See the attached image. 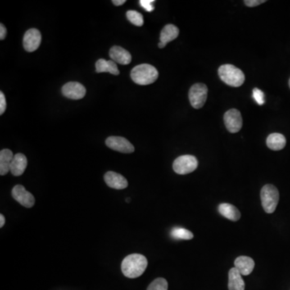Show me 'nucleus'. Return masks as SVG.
Here are the masks:
<instances>
[{
    "label": "nucleus",
    "mask_w": 290,
    "mask_h": 290,
    "mask_svg": "<svg viewBox=\"0 0 290 290\" xmlns=\"http://www.w3.org/2000/svg\"><path fill=\"white\" fill-rule=\"evenodd\" d=\"M208 88L203 83H197L192 86L189 91V98L193 108L200 109L206 103Z\"/></svg>",
    "instance_id": "423d86ee"
},
{
    "label": "nucleus",
    "mask_w": 290,
    "mask_h": 290,
    "mask_svg": "<svg viewBox=\"0 0 290 290\" xmlns=\"http://www.w3.org/2000/svg\"><path fill=\"white\" fill-rule=\"evenodd\" d=\"M104 181L109 187L115 190H124L128 187V181L124 176L115 172H107L104 175Z\"/></svg>",
    "instance_id": "f8f14e48"
},
{
    "label": "nucleus",
    "mask_w": 290,
    "mask_h": 290,
    "mask_svg": "<svg viewBox=\"0 0 290 290\" xmlns=\"http://www.w3.org/2000/svg\"><path fill=\"white\" fill-rule=\"evenodd\" d=\"M224 123L231 133L240 132L242 127V115L237 109H231L224 115Z\"/></svg>",
    "instance_id": "0eeeda50"
},
{
    "label": "nucleus",
    "mask_w": 290,
    "mask_h": 290,
    "mask_svg": "<svg viewBox=\"0 0 290 290\" xmlns=\"http://www.w3.org/2000/svg\"><path fill=\"white\" fill-rule=\"evenodd\" d=\"M159 73L156 68L148 64L137 65L131 72L132 81L141 86H147L155 83L158 78Z\"/></svg>",
    "instance_id": "f03ea898"
},
{
    "label": "nucleus",
    "mask_w": 290,
    "mask_h": 290,
    "mask_svg": "<svg viewBox=\"0 0 290 290\" xmlns=\"http://www.w3.org/2000/svg\"><path fill=\"white\" fill-rule=\"evenodd\" d=\"M171 236L173 238L177 240H185L189 241L193 238V235L189 230L182 228H175L172 230Z\"/></svg>",
    "instance_id": "4be33fe9"
},
{
    "label": "nucleus",
    "mask_w": 290,
    "mask_h": 290,
    "mask_svg": "<svg viewBox=\"0 0 290 290\" xmlns=\"http://www.w3.org/2000/svg\"><path fill=\"white\" fill-rule=\"evenodd\" d=\"M63 96L69 99H82L86 96L87 90L84 86L77 82H69L64 85L61 89Z\"/></svg>",
    "instance_id": "9d476101"
},
{
    "label": "nucleus",
    "mask_w": 290,
    "mask_h": 290,
    "mask_svg": "<svg viewBox=\"0 0 290 290\" xmlns=\"http://www.w3.org/2000/svg\"><path fill=\"white\" fill-rule=\"evenodd\" d=\"M279 192L273 185H265L260 191V198L265 212L272 214L274 212L279 201Z\"/></svg>",
    "instance_id": "20e7f679"
},
{
    "label": "nucleus",
    "mask_w": 290,
    "mask_h": 290,
    "mask_svg": "<svg viewBox=\"0 0 290 290\" xmlns=\"http://www.w3.org/2000/svg\"><path fill=\"white\" fill-rule=\"evenodd\" d=\"M14 155L11 150L2 149L0 152V174L6 175L10 171L11 161L13 160Z\"/></svg>",
    "instance_id": "412c9836"
},
{
    "label": "nucleus",
    "mask_w": 290,
    "mask_h": 290,
    "mask_svg": "<svg viewBox=\"0 0 290 290\" xmlns=\"http://www.w3.org/2000/svg\"><path fill=\"white\" fill-rule=\"evenodd\" d=\"M12 197L24 207L31 208L34 206L35 197L30 192L26 191L21 185H16L11 191Z\"/></svg>",
    "instance_id": "1a4fd4ad"
},
{
    "label": "nucleus",
    "mask_w": 290,
    "mask_h": 290,
    "mask_svg": "<svg viewBox=\"0 0 290 290\" xmlns=\"http://www.w3.org/2000/svg\"><path fill=\"white\" fill-rule=\"evenodd\" d=\"M228 290H244L245 283L242 275L236 268L230 269L228 274Z\"/></svg>",
    "instance_id": "dca6fc26"
},
{
    "label": "nucleus",
    "mask_w": 290,
    "mask_h": 290,
    "mask_svg": "<svg viewBox=\"0 0 290 290\" xmlns=\"http://www.w3.org/2000/svg\"><path fill=\"white\" fill-rule=\"evenodd\" d=\"M289 85H290V82H289Z\"/></svg>",
    "instance_id": "473e14b6"
},
{
    "label": "nucleus",
    "mask_w": 290,
    "mask_h": 290,
    "mask_svg": "<svg viewBox=\"0 0 290 290\" xmlns=\"http://www.w3.org/2000/svg\"><path fill=\"white\" fill-rule=\"evenodd\" d=\"M128 20L132 23V24H134L136 26L141 27L143 26L144 24V17L142 14L140 13L138 11H133V10H130L128 11L126 14Z\"/></svg>",
    "instance_id": "5701e85b"
},
{
    "label": "nucleus",
    "mask_w": 290,
    "mask_h": 290,
    "mask_svg": "<svg viewBox=\"0 0 290 290\" xmlns=\"http://www.w3.org/2000/svg\"><path fill=\"white\" fill-rule=\"evenodd\" d=\"M253 97L254 99L256 100V102L260 106H261V105L264 103V95L260 89L255 88L253 90Z\"/></svg>",
    "instance_id": "393cba45"
},
{
    "label": "nucleus",
    "mask_w": 290,
    "mask_h": 290,
    "mask_svg": "<svg viewBox=\"0 0 290 290\" xmlns=\"http://www.w3.org/2000/svg\"><path fill=\"white\" fill-rule=\"evenodd\" d=\"M198 161L195 156L191 155L181 156L174 160L173 164V170L181 175L192 173L197 169Z\"/></svg>",
    "instance_id": "39448f33"
},
{
    "label": "nucleus",
    "mask_w": 290,
    "mask_h": 290,
    "mask_svg": "<svg viewBox=\"0 0 290 290\" xmlns=\"http://www.w3.org/2000/svg\"><path fill=\"white\" fill-rule=\"evenodd\" d=\"M255 267L253 259L248 256H239L235 260V268L241 273L242 276L251 274Z\"/></svg>",
    "instance_id": "4468645a"
},
{
    "label": "nucleus",
    "mask_w": 290,
    "mask_h": 290,
    "mask_svg": "<svg viewBox=\"0 0 290 290\" xmlns=\"http://www.w3.org/2000/svg\"><path fill=\"white\" fill-rule=\"evenodd\" d=\"M147 290H168V282L164 278H157L150 284Z\"/></svg>",
    "instance_id": "b1692460"
},
{
    "label": "nucleus",
    "mask_w": 290,
    "mask_h": 290,
    "mask_svg": "<svg viewBox=\"0 0 290 290\" xmlns=\"http://www.w3.org/2000/svg\"><path fill=\"white\" fill-rule=\"evenodd\" d=\"M219 76L223 83L232 87H241L245 81L244 74L242 70L229 64L219 67Z\"/></svg>",
    "instance_id": "7ed1b4c3"
},
{
    "label": "nucleus",
    "mask_w": 290,
    "mask_h": 290,
    "mask_svg": "<svg viewBox=\"0 0 290 290\" xmlns=\"http://www.w3.org/2000/svg\"><path fill=\"white\" fill-rule=\"evenodd\" d=\"M28 160L25 155L22 153L15 154L13 160L11 161L10 171L15 177L21 176L26 169Z\"/></svg>",
    "instance_id": "2eb2a0df"
},
{
    "label": "nucleus",
    "mask_w": 290,
    "mask_h": 290,
    "mask_svg": "<svg viewBox=\"0 0 290 290\" xmlns=\"http://www.w3.org/2000/svg\"><path fill=\"white\" fill-rule=\"evenodd\" d=\"M6 36H7V29L3 24H0V40L1 41L4 40Z\"/></svg>",
    "instance_id": "c85d7f7f"
},
{
    "label": "nucleus",
    "mask_w": 290,
    "mask_h": 290,
    "mask_svg": "<svg viewBox=\"0 0 290 290\" xmlns=\"http://www.w3.org/2000/svg\"><path fill=\"white\" fill-rule=\"evenodd\" d=\"M154 2H155L154 0H141L140 1V4L146 11L151 12V11L154 10Z\"/></svg>",
    "instance_id": "a878e982"
},
{
    "label": "nucleus",
    "mask_w": 290,
    "mask_h": 290,
    "mask_svg": "<svg viewBox=\"0 0 290 290\" xmlns=\"http://www.w3.org/2000/svg\"><path fill=\"white\" fill-rule=\"evenodd\" d=\"M5 224V217L3 214H0V228H2Z\"/></svg>",
    "instance_id": "7c9ffc66"
},
{
    "label": "nucleus",
    "mask_w": 290,
    "mask_h": 290,
    "mask_svg": "<svg viewBox=\"0 0 290 290\" xmlns=\"http://www.w3.org/2000/svg\"><path fill=\"white\" fill-rule=\"evenodd\" d=\"M178 35H179V29L178 27H176L173 24H167L160 33V42L167 45L169 42L178 38Z\"/></svg>",
    "instance_id": "aec40b11"
},
{
    "label": "nucleus",
    "mask_w": 290,
    "mask_h": 290,
    "mask_svg": "<svg viewBox=\"0 0 290 290\" xmlns=\"http://www.w3.org/2000/svg\"><path fill=\"white\" fill-rule=\"evenodd\" d=\"M265 2H266L265 0H245L244 3L247 7H254L262 4Z\"/></svg>",
    "instance_id": "cd10ccee"
},
{
    "label": "nucleus",
    "mask_w": 290,
    "mask_h": 290,
    "mask_svg": "<svg viewBox=\"0 0 290 290\" xmlns=\"http://www.w3.org/2000/svg\"><path fill=\"white\" fill-rule=\"evenodd\" d=\"M42 43V34L36 28H31L27 31L23 39L24 49L28 52H34L39 48Z\"/></svg>",
    "instance_id": "9b49d317"
},
{
    "label": "nucleus",
    "mask_w": 290,
    "mask_h": 290,
    "mask_svg": "<svg viewBox=\"0 0 290 290\" xmlns=\"http://www.w3.org/2000/svg\"><path fill=\"white\" fill-rule=\"evenodd\" d=\"M219 211L226 219H229L231 221H238L241 219V212L238 209L232 204L222 203L219 206Z\"/></svg>",
    "instance_id": "f3484780"
},
{
    "label": "nucleus",
    "mask_w": 290,
    "mask_h": 290,
    "mask_svg": "<svg viewBox=\"0 0 290 290\" xmlns=\"http://www.w3.org/2000/svg\"><path fill=\"white\" fill-rule=\"evenodd\" d=\"M109 55L113 61L119 63L120 65H128L132 61V55L130 52L119 46L112 47L110 50Z\"/></svg>",
    "instance_id": "ddd939ff"
},
{
    "label": "nucleus",
    "mask_w": 290,
    "mask_h": 290,
    "mask_svg": "<svg viewBox=\"0 0 290 290\" xmlns=\"http://www.w3.org/2000/svg\"><path fill=\"white\" fill-rule=\"evenodd\" d=\"M106 145L114 151L122 153H132L135 147L127 139L120 137H110L106 140Z\"/></svg>",
    "instance_id": "6e6552de"
},
{
    "label": "nucleus",
    "mask_w": 290,
    "mask_h": 290,
    "mask_svg": "<svg viewBox=\"0 0 290 290\" xmlns=\"http://www.w3.org/2000/svg\"><path fill=\"white\" fill-rule=\"evenodd\" d=\"M165 46H166V45H165V44L162 43V42H159V44H158L159 48H165Z\"/></svg>",
    "instance_id": "2f4dec72"
},
{
    "label": "nucleus",
    "mask_w": 290,
    "mask_h": 290,
    "mask_svg": "<svg viewBox=\"0 0 290 290\" xmlns=\"http://www.w3.org/2000/svg\"><path fill=\"white\" fill-rule=\"evenodd\" d=\"M112 2L115 6H121L125 3L126 1L125 0H113Z\"/></svg>",
    "instance_id": "c756f323"
},
{
    "label": "nucleus",
    "mask_w": 290,
    "mask_h": 290,
    "mask_svg": "<svg viewBox=\"0 0 290 290\" xmlns=\"http://www.w3.org/2000/svg\"><path fill=\"white\" fill-rule=\"evenodd\" d=\"M96 73H104V72H107L113 75H119V70L118 69L117 65L115 61H106L104 59H99L97 60L96 64Z\"/></svg>",
    "instance_id": "a211bd4d"
},
{
    "label": "nucleus",
    "mask_w": 290,
    "mask_h": 290,
    "mask_svg": "<svg viewBox=\"0 0 290 290\" xmlns=\"http://www.w3.org/2000/svg\"><path fill=\"white\" fill-rule=\"evenodd\" d=\"M7 108V102L5 98L4 94L2 91L0 92V115H2Z\"/></svg>",
    "instance_id": "bb28decb"
},
{
    "label": "nucleus",
    "mask_w": 290,
    "mask_h": 290,
    "mask_svg": "<svg viewBox=\"0 0 290 290\" xmlns=\"http://www.w3.org/2000/svg\"><path fill=\"white\" fill-rule=\"evenodd\" d=\"M147 260L141 254H131L124 258L121 264V270L128 278L141 277L147 269Z\"/></svg>",
    "instance_id": "f257e3e1"
},
{
    "label": "nucleus",
    "mask_w": 290,
    "mask_h": 290,
    "mask_svg": "<svg viewBox=\"0 0 290 290\" xmlns=\"http://www.w3.org/2000/svg\"><path fill=\"white\" fill-rule=\"evenodd\" d=\"M267 146L273 151H279L286 147V139L280 133H273L267 138Z\"/></svg>",
    "instance_id": "6ab92c4d"
}]
</instances>
